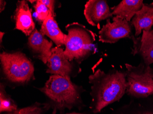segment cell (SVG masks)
<instances>
[{
    "mask_svg": "<svg viewBox=\"0 0 153 114\" xmlns=\"http://www.w3.org/2000/svg\"><path fill=\"white\" fill-rule=\"evenodd\" d=\"M49 99L50 108L53 114L57 110L63 112L64 110L83 106L81 95L85 90L81 86L76 85L70 78L58 75H51L44 86L39 89Z\"/></svg>",
    "mask_w": 153,
    "mask_h": 114,
    "instance_id": "7a4b0ae2",
    "label": "cell"
},
{
    "mask_svg": "<svg viewBox=\"0 0 153 114\" xmlns=\"http://www.w3.org/2000/svg\"><path fill=\"white\" fill-rule=\"evenodd\" d=\"M31 3L35 2L33 5L37 20L43 23L49 14V10L47 7L41 1V0L29 1Z\"/></svg>",
    "mask_w": 153,
    "mask_h": 114,
    "instance_id": "ac0fdd59",
    "label": "cell"
},
{
    "mask_svg": "<svg viewBox=\"0 0 153 114\" xmlns=\"http://www.w3.org/2000/svg\"><path fill=\"white\" fill-rule=\"evenodd\" d=\"M83 14L88 23L92 26H97L102 21L113 16L105 0H89L85 5Z\"/></svg>",
    "mask_w": 153,
    "mask_h": 114,
    "instance_id": "ba28073f",
    "label": "cell"
},
{
    "mask_svg": "<svg viewBox=\"0 0 153 114\" xmlns=\"http://www.w3.org/2000/svg\"><path fill=\"white\" fill-rule=\"evenodd\" d=\"M143 4L142 0H123L111 9L113 16H120L131 22L136 13L141 9Z\"/></svg>",
    "mask_w": 153,
    "mask_h": 114,
    "instance_id": "4fadbf2b",
    "label": "cell"
},
{
    "mask_svg": "<svg viewBox=\"0 0 153 114\" xmlns=\"http://www.w3.org/2000/svg\"><path fill=\"white\" fill-rule=\"evenodd\" d=\"M135 30V36L138 37L143 31H152L153 26V3L144 4L136 13L131 22Z\"/></svg>",
    "mask_w": 153,
    "mask_h": 114,
    "instance_id": "7c38bea8",
    "label": "cell"
},
{
    "mask_svg": "<svg viewBox=\"0 0 153 114\" xmlns=\"http://www.w3.org/2000/svg\"><path fill=\"white\" fill-rule=\"evenodd\" d=\"M41 1L47 7V8L49 10V12L51 13L52 15L55 17V4L56 1L53 0H41Z\"/></svg>",
    "mask_w": 153,
    "mask_h": 114,
    "instance_id": "d6986e66",
    "label": "cell"
},
{
    "mask_svg": "<svg viewBox=\"0 0 153 114\" xmlns=\"http://www.w3.org/2000/svg\"><path fill=\"white\" fill-rule=\"evenodd\" d=\"M0 89V112L9 113L17 110V104L11 97L7 94L4 85L1 84Z\"/></svg>",
    "mask_w": 153,
    "mask_h": 114,
    "instance_id": "2e32d148",
    "label": "cell"
},
{
    "mask_svg": "<svg viewBox=\"0 0 153 114\" xmlns=\"http://www.w3.org/2000/svg\"><path fill=\"white\" fill-rule=\"evenodd\" d=\"M152 114H153V113H152Z\"/></svg>",
    "mask_w": 153,
    "mask_h": 114,
    "instance_id": "603a6c76",
    "label": "cell"
},
{
    "mask_svg": "<svg viewBox=\"0 0 153 114\" xmlns=\"http://www.w3.org/2000/svg\"><path fill=\"white\" fill-rule=\"evenodd\" d=\"M152 31H153V30H152Z\"/></svg>",
    "mask_w": 153,
    "mask_h": 114,
    "instance_id": "cb8c5ba5",
    "label": "cell"
},
{
    "mask_svg": "<svg viewBox=\"0 0 153 114\" xmlns=\"http://www.w3.org/2000/svg\"><path fill=\"white\" fill-rule=\"evenodd\" d=\"M126 93L136 99L146 98L153 95V68L142 62L137 66L125 64Z\"/></svg>",
    "mask_w": 153,
    "mask_h": 114,
    "instance_id": "277c9868",
    "label": "cell"
},
{
    "mask_svg": "<svg viewBox=\"0 0 153 114\" xmlns=\"http://www.w3.org/2000/svg\"><path fill=\"white\" fill-rule=\"evenodd\" d=\"M50 108V106L48 103H36L30 106L17 109L15 111L7 113V114H42L44 111Z\"/></svg>",
    "mask_w": 153,
    "mask_h": 114,
    "instance_id": "e0dca14e",
    "label": "cell"
},
{
    "mask_svg": "<svg viewBox=\"0 0 153 114\" xmlns=\"http://www.w3.org/2000/svg\"><path fill=\"white\" fill-rule=\"evenodd\" d=\"M64 50L60 47L52 48L51 54L47 61L46 73L51 75H58L71 79L74 74V62L69 60L64 53Z\"/></svg>",
    "mask_w": 153,
    "mask_h": 114,
    "instance_id": "52a82bcc",
    "label": "cell"
},
{
    "mask_svg": "<svg viewBox=\"0 0 153 114\" xmlns=\"http://www.w3.org/2000/svg\"><path fill=\"white\" fill-rule=\"evenodd\" d=\"M65 28L68 34H65L64 54L70 61L80 64L95 52L96 35L78 23L68 24Z\"/></svg>",
    "mask_w": 153,
    "mask_h": 114,
    "instance_id": "3957f363",
    "label": "cell"
},
{
    "mask_svg": "<svg viewBox=\"0 0 153 114\" xmlns=\"http://www.w3.org/2000/svg\"><path fill=\"white\" fill-rule=\"evenodd\" d=\"M40 32L51 39L58 47L64 45L65 34L62 32L54 16L49 12V14L41 25Z\"/></svg>",
    "mask_w": 153,
    "mask_h": 114,
    "instance_id": "5bb4252c",
    "label": "cell"
},
{
    "mask_svg": "<svg viewBox=\"0 0 153 114\" xmlns=\"http://www.w3.org/2000/svg\"><path fill=\"white\" fill-rule=\"evenodd\" d=\"M112 20L111 23L110 19L106 20V24L99 32L100 42L114 43L123 38H133V26L131 22L118 16H114Z\"/></svg>",
    "mask_w": 153,
    "mask_h": 114,
    "instance_id": "8992f818",
    "label": "cell"
},
{
    "mask_svg": "<svg viewBox=\"0 0 153 114\" xmlns=\"http://www.w3.org/2000/svg\"><path fill=\"white\" fill-rule=\"evenodd\" d=\"M131 40L134 46L131 54L140 56L145 65L150 66L153 63V32L143 31L141 37L134 36Z\"/></svg>",
    "mask_w": 153,
    "mask_h": 114,
    "instance_id": "30bf717a",
    "label": "cell"
},
{
    "mask_svg": "<svg viewBox=\"0 0 153 114\" xmlns=\"http://www.w3.org/2000/svg\"><path fill=\"white\" fill-rule=\"evenodd\" d=\"M0 60L3 73L11 82L24 85L34 78L33 64L22 52H3Z\"/></svg>",
    "mask_w": 153,
    "mask_h": 114,
    "instance_id": "5b68a950",
    "label": "cell"
},
{
    "mask_svg": "<svg viewBox=\"0 0 153 114\" xmlns=\"http://www.w3.org/2000/svg\"><path fill=\"white\" fill-rule=\"evenodd\" d=\"M153 110V108L146 107L131 101L128 104L121 106L112 114H152Z\"/></svg>",
    "mask_w": 153,
    "mask_h": 114,
    "instance_id": "9a60e30c",
    "label": "cell"
},
{
    "mask_svg": "<svg viewBox=\"0 0 153 114\" xmlns=\"http://www.w3.org/2000/svg\"><path fill=\"white\" fill-rule=\"evenodd\" d=\"M66 114H87L85 113H77V112H73V113H68Z\"/></svg>",
    "mask_w": 153,
    "mask_h": 114,
    "instance_id": "7402d4cb",
    "label": "cell"
},
{
    "mask_svg": "<svg viewBox=\"0 0 153 114\" xmlns=\"http://www.w3.org/2000/svg\"><path fill=\"white\" fill-rule=\"evenodd\" d=\"M27 46L34 57L47 63L51 54L53 42L49 41L36 28L30 35L28 38Z\"/></svg>",
    "mask_w": 153,
    "mask_h": 114,
    "instance_id": "9c48e42d",
    "label": "cell"
},
{
    "mask_svg": "<svg viewBox=\"0 0 153 114\" xmlns=\"http://www.w3.org/2000/svg\"><path fill=\"white\" fill-rule=\"evenodd\" d=\"M13 19L15 28L30 36L36 29V26L33 20L31 13L26 1H19L14 12Z\"/></svg>",
    "mask_w": 153,
    "mask_h": 114,
    "instance_id": "8fae6325",
    "label": "cell"
},
{
    "mask_svg": "<svg viewBox=\"0 0 153 114\" xmlns=\"http://www.w3.org/2000/svg\"><path fill=\"white\" fill-rule=\"evenodd\" d=\"M91 85L92 98L90 108L94 114H97L106 106L119 101L126 93L125 71L113 69L105 73L97 69L88 77Z\"/></svg>",
    "mask_w": 153,
    "mask_h": 114,
    "instance_id": "6da1fadb",
    "label": "cell"
},
{
    "mask_svg": "<svg viewBox=\"0 0 153 114\" xmlns=\"http://www.w3.org/2000/svg\"><path fill=\"white\" fill-rule=\"evenodd\" d=\"M4 34H5V33L4 32H0V39H1V43L2 42V39L3 38V36H4Z\"/></svg>",
    "mask_w": 153,
    "mask_h": 114,
    "instance_id": "44dd1931",
    "label": "cell"
},
{
    "mask_svg": "<svg viewBox=\"0 0 153 114\" xmlns=\"http://www.w3.org/2000/svg\"><path fill=\"white\" fill-rule=\"evenodd\" d=\"M6 5V2L5 1L1 0L0 1V12L1 13L5 9Z\"/></svg>",
    "mask_w": 153,
    "mask_h": 114,
    "instance_id": "ffe728a7",
    "label": "cell"
}]
</instances>
